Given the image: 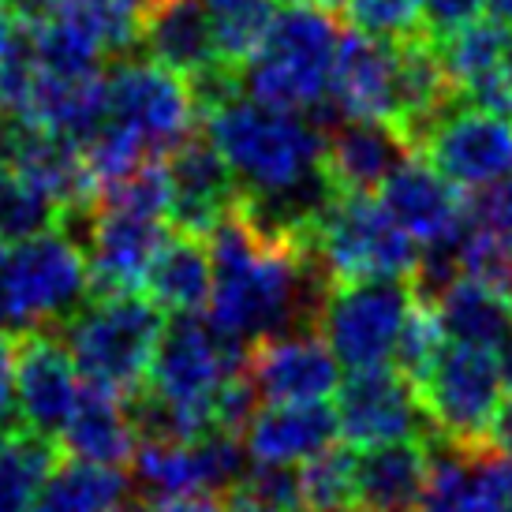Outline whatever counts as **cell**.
<instances>
[{"label":"cell","mask_w":512,"mask_h":512,"mask_svg":"<svg viewBox=\"0 0 512 512\" xmlns=\"http://www.w3.org/2000/svg\"><path fill=\"white\" fill-rule=\"evenodd\" d=\"M329 101L344 120H374L393 124L400 120V42H385L363 30L341 38ZM400 131V128H397Z\"/></svg>","instance_id":"18"},{"label":"cell","mask_w":512,"mask_h":512,"mask_svg":"<svg viewBox=\"0 0 512 512\" xmlns=\"http://www.w3.org/2000/svg\"><path fill=\"white\" fill-rule=\"evenodd\" d=\"M415 389L427 423L445 445H456L464 453H486L505 389L494 352L449 341Z\"/></svg>","instance_id":"9"},{"label":"cell","mask_w":512,"mask_h":512,"mask_svg":"<svg viewBox=\"0 0 512 512\" xmlns=\"http://www.w3.org/2000/svg\"><path fill=\"white\" fill-rule=\"evenodd\" d=\"M243 370L258 400L270 404H326L344 382L341 359L311 329H288L251 344Z\"/></svg>","instance_id":"15"},{"label":"cell","mask_w":512,"mask_h":512,"mask_svg":"<svg viewBox=\"0 0 512 512\" xmlns=\"http://www.w3.org/2000/svg\"><path fill=\"white\" fill-rule=\"evenodd\" d=\"M165 337V311L150 296H101L68 318L64 344L90 385L135 400L146 389L157 344Z\"/></svg>","instance_id":"8"},{"label":"cell","mask_w":512,"mask_h":512,"mask_svg":"<svg viewBox=\"0 0 512 512\" xmlns=\"http://www.w3.org/2000/svg\"><path fill=\"white\" fill-rule=\"evenodd\" d=\"M202 8H206V23H210L221 68L240 75V68L255 57V49L277 19L273 0H202Z\"/></svg>","instance_id":"28"},{"label":"cell","mask_w":512,"mask_h":512,"mask_svg":"<svg viewBox=\"0 0 512 512\" xmlns=\"http://www.w3.org/2000/svg\"><path fill=\"white\" fill-rule=\"evenodd\" d=\"M146 512H225L214 494H180V498H157Z\"/></svg>","instance_id":"39"},{"label":"cell","mask_w":512,"mask_h":512,"mask_svg":"<svg viewBox=\"0 0 512 512\" xmlns=\"http://www.w3.org/2000/svg\"><path fill=\"white\" fill-rule=\"evenodd\" d=\"M4 441H8V434H4V430H0V449H4Z\"/></svg>","instance_id":"50"},{"label":"cell","mask_w":512,"mask_h":512,"mask_svg":"<svg viewBox=\"0 0 512 512\" xmlns=\"http://www.w3.org/2000/svg\"><path fill=\"white\" fill-rule=\"evenodd\" d=\"M490 4V15L494 19H501L505 27H512V0H486Z\"/></svg>","instance_id":"46"},{"label":"cell","mask_w":512,"mask_h":512,"mask_svg":"<svg viewBox=\"0 0 512 512\" xmlns=\"http://www.w3.org/2000/svg\"><path fill=\"white\" fill-rule=\"evenodd\" d=\"M456 101L483 109H512V27L501 19H471L464 27L434 38Z\"/></svg>","instance_id":"19"},{"label":"cell","mask_w":512,"mask_h":512,"mask_svg":"<svg viewBox=\"0 0 512 512\" xmlns=\"http://www.w3.org/2000/svg\"><path fill=\"white\" fill-rule=\"evenodd\" d=\"M311 4L326 8V12H341V8H348V0H311Z\"/></svg>","instance_id":"48"},{"label":"cell","mask_w":512,"mask_h":512,"mask_svg":"<svg viewBox=\"0 0 512 512\" xmlns=\"http://www.w3.org/2000/svg\"><path fill=\"white\" fill-rule=\"evenodd\" d=\"M8 157H12V131L4 128V120H0V172L8 169Z\"/></svg>","instance_id":"47"},{"label":"cell","mask_w":512,"mask_h":512,"mask_svg":"<svg viewBox=\"0 0 512 512\" xmlns=\"http://www.w3.org/2000/svg\"><path fill=\"white\" fill-rule=\"evenodd\" d=\"M341 38L344 34L333 23V12L303 0L288 4L285 12H277L255 57L236 75L240 94L288 113L318 109L329 98Z\"/></svg>","instance_id":"6"},{"label":"cell","mask_w":512,"mask_h":512,"mask_svg":"<svg viewBox=\"0 0 512 512\" xmlns=\"http://www.w3.org/2000/svg\"><path fill=\"white\" fill-rule=\"evenodd\" d=\"M8 8L15 12V19H23V23H42L49 15H57L60 0H8Z\"/></svg>","instance_id":"42"},{"label":"cell","mask_w":512,"mask_h":512,"mask_svg":"<svg viewBox=\"0 0 512 512\" xmlns=\"http://www.w3.org/2000/svg\"><path fill=\"white\" fill-rule=\"evenodd\" d=\"M86 247L64 228H45L30 240L12 243L0 262V329L49 333L68 326L90 296Z\"/></svg>","instance_id":"7"},{"label":"cell","mask_w":512,"mask_h":512,"mask_svg":"<svg viewBox=\"0 0 512 512\" xmlns=\"http://www.w3.org/2000/svg\"><path fill=\"white\" fill-rule=\"evenodd\" d=\"M146 296L154 299L165 314H199L210 303L214 292V258L210 243L199 236H169L165 247L157 251L154 266L146 273Z\"/></svg>","instance_id":"25"},{"label":"cell","mask_w":512,"mask_h":512,"mask_svg":"<svg viewBox=\"0 0 512 512\" xmlns=\"http://www.w3.org/2000/svg\"><path fill=\"white\" fill-rule=\"evenodd\" d=\"M57 441L72 460L124 468L139 449V423L131 412V400L113 393V389L86 382L83 397H79L72 419L60 430Z\"/></svg>","instance_id":"23"},{"label":"cell","mask_w":512,"mask_h":512,"mask_svg":"<svg viewBox=\"0 0 512 512\" xmlns=\"http://www.w3.org/2000/svg\"><path fill=\"white\" fill-rule=\"evenodd\" d=\"M378 202L423 251H453L471 221L460 187H453L430 161L419 157H408L385 180Z\"/></svg>","instance_id":"17"},{"label":"cell","mask_w":512,"mask_h":512,"mask_svg":"<svg viewBox=\"0 0 512 512\" xmlns=\"http://www.w3.org/2000/svg\"><path fill=\"white\" fill-rule=\"evenodd\" d=\"M415 146L393 124L344 120L326 135V180L344 195H374L412 157Z\"/></svg>","instance_id":"21"},{"label":"cell","mask_w":512,"mask_h":512,"mask_svg":"<svg viewBox=\"0 0 512 512\" xmlns=\"http://www.w3.org/2000/svg\"><path fill=\"white\" fill-rule=\"evenodd\" d=\"M0 262H4V236H0Z\"/></svg>","instance_id":"51"},{"label":"cell","mask_w":512,"mask_h":512,"mask_svg":"<svg viewBox=\"0 0 512 512\" xmlns=\"http://www.w3.org/2000/svg\"><path fill=\"white\" fill-rule=\"evenodd\" d=\"M337 434V412L329 404H266L255 408L240 438L251 464L299 468L329 449Z\"/></svg>","instance_id":"22"},{"label":"cell","mask_w":512,"mask_h":512,"mask_svg":"<svg viewBox=\"0 0 512 512\" xmlns=\"http://www.w3.org/2000/svg\"><path fill=\"white\" fill-rule=\"evenodd\" d=\"M359 453L348 445H329L296 468L303 512H352L356 509Z\"/></svg>","instance_id":"30"},{"label":"cell","mask_w":512,"mask_h":512,"mask_svg":"<svg viewBox=\"0 0 512 512\" xmlns=\"http://www.w3.org/2000/svg\"><path fill=\"white\" fill-rule=\"evenodd\" d=\"M344 12L356 30L385 42L427 34V0H348Z\"/></svg>","instance_id":"34"},{"label":"cell","mask_w":512,"mask_h":512,"mask_svg":"<svg viewBox=\"0 0 512 512\" xmlns=\"http://www.w3.org/2000/svg\"><path fill=\"white\" fill-rule=\"evenodd\" d=\"M337 430L348 449H378L393 441H412L427 423L419 389L400 370H352L337 389Z\"/></svg>","instance_id":"14"},{"label":"cell","mask_w":512,"mask_h":512,"mask_svg":"<svg viewBox=\"0 0 512 512\" xmlns=\"http://www.w3.org/2000/svg\"><path fill=\"white\" fill-rule=\"evenodd\" d=\"M109 512H135L131 505H116V509H109Z\"/></svg>","instance_id":"49"},{"label":"cell","mask_w":512,"mask_h":512,"mask_svg":"<svg viewBox=\"0 0 512 512\" xmlns=\"http://www.w3.org/2000/svg\"><path fill=\"white\" fill-rule=\"evenodd\" d=\"M475 456L464 453L456 445L441 441L438 449H430L427 486L415 512H471L475 501Z\"/></svg>","instance_id":"32"},{"label":"cell","mask_w":512,"mask_h":512,"mask_svg":"<svg viewBox=\"0 0 512 512\" xmlns=\"http://www.w3.org/2000/svg\"><path fill=\"white\" fill-rule=\"evenodd\" d=\"M494 356H498V367H501V382H505V389L512 393V333H509V341L501 344Z\"/></svg>","instance_id":"45"},{"label":"cell","mask_w":512,"mask_h":512,"mask_svg":"<svg viewBox=\"0 0 512 512\" xmlns=\"http://www.w3.org/2000/svg\"><path fill=\"white\" fill-rule=\"evenodd\" d=\"M57 468V445L34 430L12 434L0 449V512H30L49 471Z\"/></svg>","instance_id":"29"},{"label":"cell","mask_w":512,"mask_h":512,"mask_svg":"<svg viewBox=\"0 0 512 512\" xmlns=\"http://www.w3.org/2000/svg\"><path fill=\"white\" fill-rule=\"evenodd\" d=\"M60 206L38 184H30L23 172H0V236L4 240H30L45 228H57Z\"/></svg>","instance_id":"31"},{"label":"cell","mask_w":512,"mask_h":512,"mask_svg":"<svg viewBox=\"0 0 512 512\" xmlns=\"http://www.w3.org/2000/svg\"><path fill=\"white\" fill-rule=\"evenodd\" d=\"M214 292L206 303V322L225 341L251 348L273 333L299 329L322 303L326 281L318 277L307 243L258 225L236 206L210 232Z\"/></svg>","instance_id":"2"},{"label":"cell","mask_w":512,"mask_h":512,"mask_svg":"<svg viewBox=\"0 0 512 512\" xmlns=\"http://www.w3.org/2000/svg\"><path fill=\"white\" fill-rule=\"evenodd\" d=\"M285 4H296V0H285Z\"/></svg>","instance_id":"52"},{"label":"cell","mask_w":512,"mask_h":512,"mask_svg":"<svg viewBox=\"0 0 512 512\" xmlns=\"http://www.w3.org/2000/svg\"><path fill=\"white\" fill-rule=\"evenodd\" d=\"M202 116L206 139L240 187L243 210L258 225L307 243L314 210L333 191L326 180V131L303 113L262 105L240 90Z\"/></svg>","instance_id":"1"},{"label":"cell","mask_w":512,"mask_h":512,"mask_svg":"<svg viewBox=\"0 0 512 512\" xmlns=\"http://www.w3.org/2000/svg\"><path fill=\"white\" fill-rule=\"evenodd\" d=\"M169 217L98 195L86 210V262L101 296H124L146 285L157 251L169 240Z\"/></svg>","instance_id":"13"},{"label":"cell","mask_w":512,"mask_h":512,"mask_svg":"<svg viewBox=\"0 0 512 512\" xmlns=\"http://www.w3.org/2000/svg\"><path fill=\"white\" fill-rule=\"evenodd\" d=\"M415 303L412 281H356L322 292L314 329L348 370L389 367Z\"/></svg>","instance_id":"10"},{"label":"cell","mask_w":512,"mask_h":512,"mask_svg":"<svg viewBox=\"0 0 512 512\" xmlns=\"http://www.w3.org/2000/svg\"><path fill=\"white\" fill-rule=\"evenodd\" d=\"M471 512H512V460L509 456H475V501Z\"/></svg>","instance_id":"35"},{"label":"cell","mask_w":512,"mask_h":512,"mask_svg":"<svg viewBox=\"0 0 512 512\" xmlns=\"http://www.w3.org/2000/svg\"><path fill=\"white\" fill-rule=\"evenodd\" d=\"M15 352L19 344L12 341V333L0 329V423L15 412Z\"/></svg>","instance_id":"38"},{"label":"cell","mask_w":512,"mask_h":512,"mask_svg":"<svg viewBox=\"0 0 512 512\" xmlns=\"http://www.w3.org/2000/svg\"><path fill=\"white\" fill-rule=\"evenodd\" d=\"M86 378L72 359V348L53 333H27L15 352V412L23 430L57 441L68 427Z\"/></svg>","instance_id":"16"},{"label":"cell","mask_w":512,"mask_h":512,"mask_svg":"<svg viewBox=\"0 0 512 512\" xmlns=\"http://www.w3.org/2000/svg\"><path fill=\"white\" fill-rule=\"evenodd\" d=\"M240 344L225 341L199 314H184L157 344L146 389L131 400L139 438H202L217 430V400L243 370Z\"/></svg>","instance_id":"4"},{"label":"cell","mask_w":512,"mask_h":512,"mask_svg":"<svg viewBox=\"0 0 512 512\" xmlns=\"http://www.w3.org/2000/svg\"><path fill=\"white\" fill-rule=\"evenodd\" d=\"M307 251L318 277L333 285L356 281H412L423 266V247L385 214L370 195L329 191L307 225Z\"/></svg>","instance_id":"5"},{"label":"cell","mask_w":512,"mask_h":512,"mask_svg":"<svg viewBox=\"0 0 512 512\" xmlns=\"http://www.w3.org/2000/svg\"><path fill=\"white\" fill-rule=\"evenodd\" d=\"M128 490L131 479L124 475V468L68 460L49 471L30 512H109L124 505Z\"/></svg>","instance_id":"27"},{"label":"cell","mask_w":512,"mask_h":512,"mask_svg":"<svg viewBox=\"0 0 512 512\" xmlns=\"http://www.w3.org/2000/svg\"><path fill=\"white\" fill-rule=\"evenodd\" d=\"M165 165H169L172 184V225L187 236L210 240V232L240 206V187L228 165L221 161L214 143L199 135L176 146Z\"/></svg>","instance_id":"20"},{"label":"cell","mask_w":512,"mask_h":512,"mask_svg":"<svg viewBox=\"0 0 512 512\" xmlns=\"http://www.w3.org/2000/svg\"><path fill=\"white\" fill-rule=\"evenodd\" d=\"M419 150L460 191H494L512 176V116L453 101L419 139Z\"/></svg>","instance_id":"12"},{"label":"cell","mask_w":512,"mask_h":512,"mask_svg":"<svg viewBox=\"0 0 512 512\" xmlns=\"http://www.w3.org/2000/svg\"><path fill=\"white\" fill-rule=\"evenodd\" d=\"M490 445H494L501 456H509V460H512V393L501 400L498 415H494V427H490Z\"/></svg>","instance_id":"40"},{"label":"cell","mask_w":512,"mask_h":512,"mask_svg":"<svg viewBox=\"0 0 512 512\" xmlns=\"http://www.w3.org/2000/svg\"><path fill=\"white\" fill-rule=\"evenodd\" d=\"M135 486L150 498L180 494H232L251 471V456L240 434H202V438H139L131 456Z\"/></svg>","instance_id":"11"},{"label":"cell","mask_w":512,"mask_h":512,"mask_svg":"<svg viewBox=\"0 0 512 512\" xmlns=\"http://www.w3.org/2000/svg\"><path fill=\"white\" fill-rule=\"evenodd\" d=\"M199 113V94L184 75L150 57L120 60L105 75V124L90 135L86 157L101 180H124L184 146Z\"/></svg>","instance_id":"3"},{"label":"cell","mask_w":512,"mask_h":512,"mask_svg":"<svg viewBox=\"0 0 512 512\" xmlns=\"http://www.w3.org/2000/svg\"><path fill=\"white\" fill-rule=\"evenodd\" d=\"M483 4L486 0H427V34L430 38H445L449 30L479 19Z\"/></svg>","instance_id":"36"},{"label":"cell","mask_w":512,"mask_h":512,"mask_svg":"<svg viewBox=\"0 0 512 512\" xmlns=\"http://www.w3.org/2000/svg\"><path fill=\"white\" fill-rule=\"evenodd\" d=\"M486 285L494 288V292L512 307V247L501 251V258L494 262V270L486 273Z\"/></svg>","instance_id":"41"},{"label":"cell","mask_w":512,"mask_h":512,"mask_svg":"<svg viewBox=\"0 0 512 512\" xmlns=\"http://www.w3.org/2000/svg\"><path fill=\"white\" fill-rule=\"evenodd\" d=\"M449 344L445 337V329H441V318H438V307H434V299L430 296H415L412 311H408V322L400 329V344H397V370L408 378L412 385H419L427 378V370L434 367V359L441 356V348Z\"/></svg>","instance_id":"33"},{"label":"cell","mask_w":512,"mask_h":512,"mask_svg":"<svg viewBox=\"0 0 512 512\" xmlns=\"http://www.w3.org/2000/svg\"><path fill=\"white\" fill-rule=\"evenodd\" d=\"M438 318L445 337L456 344H471V348H486L498 352L512 333V307L494 292V288L479 281V277H456L441 288Z\"/></svg>","instance_id":"26"},{"label":"cell","mask_w":512,"mask_h":512,"mask_svg":"<svg viewBox=\"0 0 512 512\" xmlns=\"http://www.w3.org/2000/svg\"><path fill=\"white\" fill-rule=\"evenodd\" d=\"M479 221H483L505 247H512V176L501 180L494 191H486V199L479 202Z\"/></svg>","instance_id":"37"},{"label":"cell","mask_w":512,"mask_h":512,"mask_svg":"<svg viewBox=\"0 0 512 512\" xmlns=\"http://www.w3.org/2000/svg\"><path fill=\"white\" fill-rule=\"evenodd\" d=\"M15 42V12L8 8V0H0V57L12 49Z\"/></svg>","instance_id":"44"},{"label":"cell","mask_w":512,"mask_h":512,"mask_svg":"<svg viewBox=\"0 0 512 512\" xmlns=\"http://www.w3.org/2000/svg\"><path fill=\"white\" fill-rule=\"evenodd\" d=\"M225 512H277V509L262 505L258 498H251L247 490H240V486H236V490L228 494V501H225Z\"/></svg>","instance_id":"43"},{"label":"cell","mask_w":512,"mask_h":512,"mask_svg":"<svg viewBox=\"0 0 512 512\" xmlns=\"http://www.w3.org/2000/svg\"><path fill=\"white\" fill-rule=\"evenodd\" d=\"M509 116H512V109H509Z\"/></svg>","instance_id":"53"},{"label":"cell","mask_w":512,"mask_h":512,"mask_svg":"<svg viewBox=\"0 0 512 512\" xmlns=\"http://www.w3.org/2000/svg\"><path fill=\"white\" fill-rule=\"evenodd\" d=\"M427 468L430 449L419 438L359 453L352 512H415L427 486Z\"/></svg>","instance_id":"24"}]
</instances>
